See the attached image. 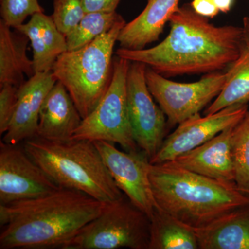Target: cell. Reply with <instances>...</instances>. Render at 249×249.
I'll return each mask as SVG.
<instances>
[{"label": "cell", "mask_w": 249, "mask_h": 249, "mask_svg": "<svg viewBox=\"0 0 249 249\" xmlns=\"http://www.w3.org/2000/svg\"><path fill=\"white\" fill-rule=\"evenodd\" d=\"M169 22V34L159 45L140 50L120 47L115 55L167 78L221 71L239 58L245 46L243 27H216L189 4L178 8Z\"/></svg>", "instance_id": "cell-1"}, {"label": "cell", "mask_w": 249, "mask_h": 249, "mask_svg": "<svg viewBox=\"0 0 249 249\" xmlns=\"http://www.w3.org/2000/svg\"><path fill=\"white\" fill-rule=\"evenodd\" d=\"M105 204L62 188L36 199L0 204V249H62Z\"/></svg>", "instance_id": "cell-2"}, {"label": "cell", "mask_w": 249, "mask_h": 249, "mask_svg": "<svg viewBox=\"0 0 249 249\" xmlns=\"http://www.w3.org/2000/svg\"><path fill=\"white\" fill-rule=\"evenodd\" d=\"M158 207L193 229H201L234 210L249 206L235 182L217 181L172 162L149 165Z\"/></svg>", "instance_id": "cell-3"}, {"label": "cell", "mask_w": 249, "mask_h": 249, "mask_svg": "<svg viewBox=\"0 0 249 249\" xmlns=\"http://www.w3.org/2000/svg\"><path fill=\"white\" fill-rule=\"evenodd\" d=\"M22 146L59 188L82 192L104 203L124 196L94 142L73 139L54 142L36 137L24 141Z\"/></svg>", "instance_id": "cell-4"}, {"label": "cell", "mask_w": 249, "mask_h": 249, "mask_svg": "<svg viewBox=\"0 0 249 249\" xmlns=\"http://www.w3.org/2000/svg\"><path fill=\"white\" fill-rule=\"evenodd\" d=\"M125 24L121 18L89 45L67 51L54 64L53 76L66 88L83 119L96 108L110 85L114 46Z\"/></svg>", "instance_id": "cell-5"}, {"label": "cell", "mask_w": 249, "mask_h": 249, "mask_svg": "<svg viewBox=\"0 0 249 249\" xmlns=\"http://www.w3.org/2000/svg\"><path fill=\"white\" fill-rule=\"evenodd\" d=\"M150 219L125 196L106 203L62 249H149Z\"/></svg>", "instance_id": "cell-6"}, {"label": "cell", "mask_w": 249, "mask_h": 249, "mask_svg": "<svg viewBox=\"0 0 249 249\" xmlns=\"http://www.w3.org/2000/svg\"><path fill=\"white\" fill-rule=\"evenodd\" d=\"M130 62L114 55L110 85L98 106L83 119L73 139L118 144L127 152L137 151L129 119L127 76Z\"/></svg>", "instance_id": "cell-7"}, {"label": "cell", "mask_w": 249, "mask_h": 249, "mask_svg": "<svg viewBox=\"0 0 249 249\" xmlns=\"http://www.w3.org/2000/svg\"><path fill=\"white\" fill-rule=\"evenodd\" d=\"M227 76V72H212L198 81L183 83L168 79L150 67L145 71L148 89L172 127L207 107L222 91Z\"/></svg>", "instance_id": "cell-8"}, {"label": "cell", "mask_w": 249, "mask_h": 249, "mask_svg": "<svg viewBox=\"0 0 249 249\" xmlns=\"http://www.w3.org/2000/svg\"><path fill=\"white\" fill-rule=\"evenodd\" d=\"M146 67L141 62H130L127 76V95L134 140L150 160L163 144L168 121L147 87Z\"/></svg>", "instance_id": "cell-9"}, {"label": "cell", "mask_w": 249, "mask_h": 249, "mask_svg": "<svg viewBox=\"0 0 249 249\" xmlns=\"http://www.w3.org/2000/svg\"><path fill=\"white\" fill-rule=\"evenodd\" d=\"M59 188L23 146L0 142V204L36 199Z\"/></svg>", "instance_id": "cell-10"}, {"label": "cell", "mask_w": 249, "mask_h": 249, "mask_svg": "<svg viewBox=\"0 0 249 249\" xmlns=\"http://www.w3.org/2000/svg\"><path fill=\"white\" fill-rule=\"evenodd\" d=\"M248 110V105H240L204 116L199 113L192 116L178 124L173 133L164 139L150 163L161 164L172 161L194 150L225 129L238 124Z\"/></svg>", "instance_id": "cell-11"}, {"label": "cell", "mask_w": 249, "mask_h": 249, "mask_svg": "<svg viewBox=\"0 0 249 249\" xmlns=\"http://www.w3.org/2000/svg\"><path fill=\"white\" fill-rule=\"evenodd\" d=\"M94 143L118 188L134 206L151 217L159 207L152 192L147 156L142 152L121 151L109 142Z\"/></svg>", "instance_id": "cell-12"}, {"label": "cell", "mask_w": 249, "mask_h": 249, "mask_svg": "<svg viewBox=\"0 0 249 249\" xmlns=\"http://www.w3.org/2000/svg\"><path fill=\"white\" fill-rule=\"evenodd\" d=\"M57 80L52 71L36 73L18 90V101L2 142L19 145L37 134L41 107Z\"/></svg>", "instance_id": "cell-13"}, {"label": "cell", "mask_w": 249, "mask_h": 249, "mask_svg": "<svg viewBox=\"0 0 249 249\" xmlns=\"http://www.w3.org/2000/svg\"><path fill=\"white\" fill-rule=\"evenodd\" d=\"M236 125L169 162L217 181L235 182L232 139Z\"/></svg>", "instance_id": "cell-14"}, {"label": "cell", "mask_w": 249, "mask_h": 249, "mask_svg": "<svg viewBox=\"0 0 249 249\" xmlns=\"http://www.w3.org/2000/svg\"><path fill=\"white\" fill-rule=\"evenodd\" d=\"M82 121L70 93L57 81L41 107L36 137L54 142L70 140Z\"/></svg>", "instance_id": "cell-15"}, {"label": "cell", "mask_w": 249, "mask_h": 249, "mask_svg": "<svg viewBox=\"0 0 249 249\" xmlns=\"http://www.w3.org/2000/svg\"><path fill=\"white\" fill-rule=\"evenodd\" d=\"M180 0H147L143 11L126 23L118 36L121 48L140 50L160 38L165 24L179 8Z\"/></svg>", "instance_id": "cell-16"}, {"label": "cell", "mask_w": 249, "mask_h": 249, "mask_svg": "<svg viewBox=\"0 0 249 249\" xmlns=\"http://www.w3.org/2000/svg\"><path fill=\"white\" fill-rule=\"evenodd\" d=\"M27 36L33 49L36 73L52 71L57 59L67 52L66 37L59 31L52 16L37 13L16 28Z\"/></svg>", "instance_id": "cell-17"}, {"label": "cell", "mask_w": 249, "mask_h": 249, "mask_svg": "<svg viewBox=\"0 0 249 249\" xmlns=\"http://www.w3.org/2000/svg\"><path fill=\"white\" fill-rule=\"evenodd\" d=\"M199 249H249V206L196 229Z\"/></svg>", "instance_id": "cell-18"}, {"label": "cell", "mask_w": 249, "mask_h": 249, "mask_svg": "<svg viewBox=\"0 0 249 249\" xmlns=\"http://www.w3.org/2000/svg\"><path fill=\"white\" fill-rule=\"evenodd\" d=\"M0 19V86L12 85L19 88L25 76L35 74L34 61L27 55L29 39L18 29Z\"/></svg>", "instance_id": "cell-19"}, {"label": "cell", "mask_w": 249, "mask_h": 249, "mask_svg": "<svg viewBox=\"0 0 249 249\" xmlns=\"http://www.w3.org/2000/svg\"><path fill=\"white\" fill-rule=\"evenodd\" d=\"M149 249H196V229L157 209L150 218Z\"/></svg>", "instance_id": "cell-20"}, {"label": "cell", "mask_w": 249, "mask_h": 249, "mask_svg": "<svg viewBox=\"0 0 249 249\" xmlns=\"http://www.w3.org/2000/svg\"><path fill=\"white\" fill-rule=\"evenodd\" d=\"M229 68L224 88L205 109V115L249 102V42L245 41L240 56Z\"/></svg>", "instance_id": "cell-21"}, {"label": "cell", "mask_w": 249, "mask_h": 249, "mask_svg": "<svg viewBox=\"0 0 249 249\" xmlns=\"http://www.w3.org/2000/svg\"><path fill=\"white\" fill-rule=\"evenodd\" d=\"M122 16L116 12L89 13L66 36L68 51L76 50L89 45L104 33L110 30Z\"/></svg>", "instance_id": "cell-22"}, {"label": "cell", "mask_w": 249, "mask_h": 249, "mask_svg": "<svg viewBox=\"0 0 249 249\" xmlns=\"http://www.w3.org/2000/svg\"><path fill=\"white\" fill-rule=\"evenodd\" d=\"M232 152L235 183L244 193L249 191V109L234 129Z\"/></svg>", "instance_id": "cell-23"}, {"label": "cell", "mask_w": 249, "mask_h": 249, "mask_svg": "<svg viewBox=\"0 0 249 249\" xmlns=\"http://www.w3.org/2000/svg\"><path fill=\"white\" fill-rule=\"evenodd\" d=\"M85 15L82 0H53L54 22L66 37Z\"/></svg>", "instance_id": "cell-24"}, {"label": "cell", "mask_w": 249, "mask_h": 249, "mask_svg": "<svg viewBox=\"0 0 249 249\" xmlns=\"http://www.w3.org/2000/svg\"><path fill=\"white\" fill-rule=\"evenodd\" d=\"M37 13H44L38 0H1V19L14 29Z\"/></svg>", "instance_id": "cell-25"}, {"label": "cell", "mask_w": 249, "mask_h": 249, "mask_svg": "<svg viewBox=\"0 0 249 249\" xmlns=\"http://www.w3.org/2000/svg\"><path fill=\"white\" fill-rule=\"evenodd\" d=\"M17 87L12 85L0 86V134L6 133L12 120L18 101Z\"/></svg>", "instance_id": "cell-26"}, {"label": "cell", "mask_w": 249, "mask_h": 249, "mask_svg": "<svg viewBox=\"0 0 249 249\" xmlns=\"http://www.w3.org/2000/svg\"><path fill=\"white\" fill-rule=\"evenodd\" d=\"M121 0H82L85 14L116 12Z\"/></svg>", "instance_id": "cell-27"}, {"label": "cell", "mask_w": 249, "mask_h": 249, "mask_svg": "<svg viewBox=\"0 0 249 249\" xmlns=\"http://www.w3.org/2000/svg\"><path fill=\"white\" fill-rule=\"evenodd\" d=\"M191 6L195 12L205 18H213L219 12L213 0H193Z\"/></svg>", "instance_id": "cell-28"}, {"label": "cell", "mask_w": 249, "mask_h": 249, "mask_svg": "<svg viewBox=\"0 0 249 249\" xmlns=\"http://www.w3.org/2000/svg\"><path fill=\"white\" fill-rule=\"evenodd\" d=\"M213 1L219 11L225 14L231 11L234 3V0H213Z\"/></svg>", "instance_id": "cell-29"}, {"label": "cell", "mask_w": 249, "mask_h": 249, "mask_svg": "<svg viewBox=\"0 0 249 249\" xmlns=\"http://www.w3.org/2000/svg\"><path fill=\"white\" fill-rule=\"evenodd\" d=\"M243 29L245 33L246 42H249V18L245 17L243 19Z\"/></svg>", "instance_id": "cell-30"}, {"label": "cell", "mask_w": 249, "mask_h": 249, "mask_svg": "<svg viewBox=\"0 0 249 249\" xmlns=\"http://www.w3.org/2000/svg\"><path fill=\"white\" fill-rule=\"evenodd\" d=\"M247 194H248L249 196V191L248 192V193H247Z\"/></svg>", "instance_id": "cell-31"}]
</instances>
